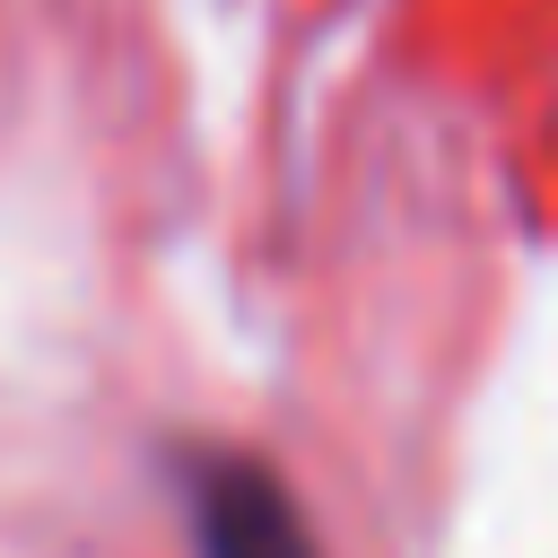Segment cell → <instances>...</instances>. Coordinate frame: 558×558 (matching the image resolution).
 I'll list each match as a JSON object with an SVG mask.
<instances>
[{
  "label": "cell",
  "mask_w": 558,
  "mask_h": 558,
  "mask_svg": "<svg viewBox=\"0 0 558 558\" xmlns=\"http://www.w3.org/2000/svg\"><path fill=\"white\" fill-rule=\"evenodd\" d=\"M192 532L201 558H323L288 480L253 453H192Z\"/></svg>",
  "instance_id": "cell-1"
}]
</instances>
